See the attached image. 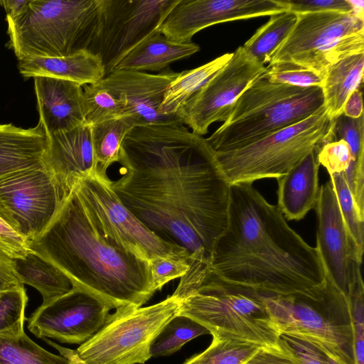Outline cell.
Returning <instances> with one entry per match:
<instances>
[{"label":"cell","instance_id":"1","mask_svg":"<svg viewBox=\"0 0 364 364\" xmlns=\"http://www.w3.org/2000/svg\"><path fill=\"white\" fill-rule=\"evenodd\" d=\"M111 187L160 239L210 262L227 222L230 185L206 139L181 123L139 124L124 138Z\"/></svg>","mask_w":364,"mask_h":364},{"label":"cell","instance_id":"2","mask_svg":"<svg viewBox=\"0 0 364 364\" xmlns=\"http://www.w3.org/2000/svg\"><path fill=\"white\" fill-rule=\"evenodd\" d=\"M209 266L224 280L269 295L305 293L326 279L316 247L252 183L230 185L226 225L214 242Z\"/></svg>","mask_w":364,"mask_h":364},{"label":"cell","instance_id":"3","mask_svg":"<svg viewBox=\"0 0 364 364\" xmlns=\"http://www.w3.org/2000/svg\"><path fill=\"white\" fill-rule=\"evenodd\" d=\"M28 245L61 269L73 286L113 309L141 307L156 292L149 262L100 232L76 188L48 228Z\"/></svg>","mask_w":364,"mask_h":364},{"label":"cell","instance_id":"4","mask_svg":"<svg viewBox=\"0 0 364 364\" xmlns=\"http://www.w3.org/2000/svg\"><path fill=\"white\" fill-rule=\"evenodd\" d=\"M171 296L180 301L178 315L204 326L213 338L243 341L282 350L280 335L266 306V293L215 275L209 263L190 262Z\"/></svg>","mask_w":364,"mask_h":364},{"label":"cell","instance_id":"5","mask_svg":"<svg viewBox=\"0 0 364 364\" xmlns=\"http://www.w3.org/2000/svg\"><path fill=\"white\" fill-rule=\"evenodd\" d=\"M105 4L106 0H31L20 16H6V46L17 59L88 50L100 31Z\"/></svg>","mask_w":364,"mask_h":364},{"label":"cell","instance_id":"6","mask_svg":"<svg viewBox=\"0 0 364 364\" xmlns=\"http://www.w3.org/2000/svg\"><path fill=\"white\" fill-rule=\"evenodd\" d=\"M263 73L240 95L226 121L206 139L215 153L250 144L308 118L324 106L321 87L274 83Z\"/></svg>","mask_w":364,"mask_h":364},{"label":"cell","instance_id":"7","mask_svg":"<svg viewBox=\"0 0 364 364\" xmlns=\"http://www.w3.org/2000/svg\"><path fill=\"white\" fill-rule=\"evenodd\" d=\"M264 302L279 335L309 341L338 364H355L350 301L326 275L309 291L267 295Z\"/></svg>","mask_w":364,"mask_h":364},{"label":"cell","instance_id":"8","mask_svg":"<svg viewBox=\"0 0 364 364\" xmlns=\"http://www.w3.org/2000/svg\"><path fill=\"white\" fill-rule=\"evenodd\" d=\"M325 106L308 118L235 150L215 153L230 185L285 175L309 152L333 141Z\"/></svg>","mask_w":364,"mask_h":364},{"label":"cell","instance_id":"9","mask_svg":"<svg viewBox=\"0 0 364 364\" xmlns=\"http://www.w3.org/2000/svg\"><path fill=\"white\" fill-rule=\"evenodd\" d=\"M180 301L170 296L145 307H126L109 314L105 325L77 349L43 339L74 364H144L163 327L178 315Z\"/></svg>","mask_w":364,"mask_h":364},{"label":"cell","instance_id":"10","mask_svg":"<svg viewBox=\"0 0 364 364\" xmlns=\"http://www.w3.org/2000/svg\"><path fill=\"white\" fill-rule=\"evenodd\" d=\"M363 14L321 11L297 14L296 22L269 63L291 62L323 77L327 69L364 52Z\"/></svg>","mask_w":364,"mask_h":364},{"label":"cell","instance_id":"11","mask_svg":"<svg viewBox=\"0 0 364 364\" xmlns=\"http://www.w3.org/2000/svg\"><path fill=\"white\" fill-rule=\"evenodd\" d=\"M76 190L100 232L117 246L148 262L156 256L189 257L185 249L158 237L122 204L107 174L97 171L82 179Z\"/></svg>","mask_w":364,"mask_h":364},{"label":"cell","instance_id":"12","mask_svg":"<svg viewBox=\"0 0 364 364\" xmlns=\"http://www.w3.org/2000/svg\"><path fill=\"white\" fill-rule=\"evenodd\" d=\"M70 194L46 165L0 178V208L28 243L48 228Z\"/></svg>","mask_w":364,"mask_h":364},{"label":"cell","instance_id":"13","mask_svg":"<svg viewBox=\"0 0 364 364\" xmlns=\"http://www.w3.org/2000/svg\"><path fill=\"white\" fill-rule=\"evenodd\" d=\"M180 0H106L100 31L88 48L98 56L105 76L132 49L161 32Z\"/></svg>","mask_w":364,"mask_h":364},{"label":"cell","instance_id":"14","mask_svg":"<svg viewBox=\"0 0 364 364\" xmlns=\"http://www.w3.org/2000/svg\"><path fill=\"white\" fill-rule=\"evenodd\" d=\"M265 70L242 46L230 60L180 109L178 116L192 132L203 136L210 124L225 122L244 90Z\"/></svg>","mask_w":364,"mask_h":364},{"label":"cell","instance_id":"15","mask_svg":"<svg viewBox=\"0 0 364 364\" xmlns=\"http://www.w3.org/2000/svg\"><path fill=\"white\" fill-rule=\"evenodd\" d=\"M112 309L92 293L74 286L67 294L42 304L26 318L28 329L38 338L81 345L105 325Z\"/></svg>","mask_w":364,"mask_h":364},{"label":"cell","instance_id":"16","mask_svg":"<svg viewBox=\"0 0 364 364\" xmlns=\"http://www.w3.org/2000/svg\"><path fill=\"white\" fill-rule=\"evenodd\" d=\"M283 0H180L161 26V33L178 43L192 42L198 31L215 24L279 14Z\"/></svg>","mask_w":364,"mask_h":364},{"label":"cell","instance_id":"17","mask_svg":"<svg viewBox=\"0 0 364 364\" xmlns=\"http://www.w3.org/2000/svg\"><path fill=\"white\" fill-rule=\"evenodd\" d=\"M314 208L318 221L316 249L325 274L348 296L350 264L353 261L361 264L363 254L346 226L330 180L320 186Z\"/></svg>","mask_w":364,"mask_h":364},{"label":"cell","instance_id":"18","mask_svg":"<svg viewBox=\"0 0 364 364\" xmlns=\"http://www.w3.org/2000/svg\"><path fill=\"white\" fill-rule=\"evenodd\" d=\"M178 74L170 69L158 74L114 70L100 81L124 97L129 114L136 119L137 125L183 124L178 116L160 112L165 92Z\"/></svg>","mask_w":364,"mask_h":364},{"label":"cell","instance_id":"19","mask_svg":"<svg viewBox=\"0 0 364 364\" xmlns=\"http://www.w3.org/2000/svg\"><path fill=\"white\" fill-rule=\"evenodd\" d=\"M45 164L71 193L79 183L98 171L92 139V126L82 124L47 136Z\"/></svg>","mask_w":364,"mask_h":364},{"label":"cell","instance_id":"20","mask_svg":"<svg viewBox=\"0 0 364 364\" xmlns=\"http://www.w3.org/2000/svg\"><path fill=\"white\" fill-rule=\"evenodd\" d=\"M39 122L46 135L84 124L82 86L73 81L35 77Z\"/></svg>","mask_w":364,"mask_h":364},{"label":"cell","instance_id":"21","mask_svg":"<svg viewBox=\"0 0 364 364\" xmlns=\"http://www.w3.org/2000/svg\"><path fill=\"white\" fill-rule=\"evenodd\" d=\"M309 152L285 175L277 178V207L289 220H300L315 208L319 192L317 152Z\"/></svg>","mask_w":364,"mask_h":364},{"label":"cell","instance_id":"22","mask_svg":"<svg viewBox=\"0 0 364 364\" xmlns=\"http://www.w3.org/2000/svg\"><path fill=\"white\" fill-rule=\"evenodd\" d=\"M48 138L38 121L34 127L0 124V178L9 173L46 165Z\"/></svg>","mask_w":364,"mask_h":364},{"label":"cell","instance_id":"23","mask_svg":"<svg viewBox=\"0 0 364 364\" xmlns=\"http://www.w3.org/2000/svg\"><path fill=\"white\" fill-rule=\"evenodd\" d=\"M18 68L24 78L48 77L73 81L82 86L96 83L105 77L101 59L88 50L65 57L19 58Z\"/></svg>","mask_w":364,"mask_h":364},{"label":"cell","instance_id":"24","mask_svg":"<svg viewBox=\"0 0 364 364\" xmlns=\"http://www.w3.org/2000/svg\"><path fill=\"white\" fill-rule=\"evenodd\" d=\"M199 50V46L195 43H178L167 38L159 32L132 49L117 64L113 71L160 70L171 63L188 58Z\"/></svg>","mask_w":364,"mask_h":364},{"label":"cell","instance_id":"25","mask_svg":"<svg viewBox=\"0 0 364 364\" xmlns=\"http://www.w3.org/2000/svg\"><path fill=\"white\" fill-rule=\"evenodd\" d=\"M364 52L346 56L331 65L323 77L324 106L331 119L343 112L344 105L363 80Z\"/></svg>","mask_w":364,"mask_h":364},{"label":"cell","instance_id":"26","mask_svg":"<svg viewBox=\"0 0 364 364\" xmlns=\"http://www.w3.org/2000/svg\"><path fill=\"white\" fill-rule=\"evenodd\" d=\"M13 265L19 281L41 293L43 304L67 294L74 287L61 269L32 250L23 258L13 259Z\"/></svg>","mask_w":364,"mask_h":364},{"label":"cell","instance_id":"27","mask_svg":"<svg viewBox=\"0 0 364 364\" xmlns=\"http://www.w3.org/2000/svg\"><path fill=\"white\" fill-rule=\"evenodd\" d=\"M232 55L225 53L200 67L179 73L165 92L161 113L178 116L183 105L230 60Z\"/></svg>","mask_w":364,"mask_h":364},{"label":"cell","instance_id":"28","mask_svg":"<svg viewBox=\"0 0 364 364\" xmlns=\"http://www.w3.org/2000/svg\"><path fill=\"white\" fill-rule=\"evenodd\" d=\"M137 125L132 115L104 122L92 126V139L98 171L107 174L108 168L119 161L122 142Z\"/></svg>","mask_w":364,"mask_h":364},{"label":"cell","instance_id":"29","mask_svg":"<svg viewBox=\"0 0 364 364\" xmlns=\"http://www.w3.org/2000/svg\"><path fill=\"white\" fill-rule=\"evenodd\" d=\"M296 20L297 14L289 11L272 15L242 47L250 57L264 65L289 35Z\"/></svg>","mask_w":364,"mask_h":364},{"label":"cell","instance_id":"30","mask_svg":"<svg viewBox=\"0 0 364 364\" xmlns=\"http://www.w3.org/2000/svg\"><path fill=\"white\" fill-rule=\"evenodd\" d=\"M0 364H74L46 350L24 331L0 333Z\"/></svg>","mask_w":364,"mask_h":364},{"label":"cell","instance_id":"31","mask_svg":"<svg viewBox=\"0 0 364 364\" xmlns=\"http://www.w3.org/2000/svg\"><path fill=\"white\" fill-rule=\"evenodd\" d=\"M82 89L84 124L92 126L129 115L124 97L101 81Z\"/></svg>","mask_w":364,"mask_h":364},{"label":"cell","instance_id":"32","mask_svg":"<svg viewBox=\"0 0 364 364\" xmlns=\"http://www.w3.org/2000/svg\"><path fill=\"white\" fill-rule=\"evenodd\" d=\"M210 333L201 324L183 315L171 319L153 340L150 347L152 357L170 355L200 336Z\"/></svg>","mask_w":364,"mask_h":364},{"label":"cell","instance_id":"33","mask_svg":"<svg viewBox=\"0 0 364 364\" xmlns=\"http://www.w3.org/2000/svg\"><path fill=\"white\" fill-rule=\"evenodd\" d=\"M260 348L243 341L213 338L209 347L183 364H244Z\"/></svg>","mask_w":364,"mask_h":364},{"label":"cell","instance_id":"34","mask_svg":"<svg viewBox=\"0 0 364 364\" xmlns=\"http://www.w3.org/2000/svg\"><path fill=\"white\" fill-rule=\"evenodd\" d=\"M330 181L334 191L339 209L348 232L358 251L363 254L364 247V215L354 200L344 173L330 175Z\"/></svg>","mask_w":364,"mask_h":364},{"label":"cell","instance_id":"35","mask_svg":"<svg viewBox=\"0 0 364 364\" xmlns=\"http://www.w3.org/2000/svg\"><path fill=\"white\" fill-rule=\"evenodd\" d=\"M263 75L271 82L299 87H321L323 82L315 72L291 62L269 63Z\"/></svg>","mask_w":364,"mask_h":364},{"label":"cell","instance_id":"36","mask_svg":"<svg viewBox=\"0 0 364 364\" xmlns=\"http://www.w3.org/2000/svg\"><path fill=\"white\" fill-rule=\"evenodd\" d=\"M28 301L24 287L0 291V333L24 331Z\"/></svg>","mask_w":364,"mask_h":364},{"label":"cell","instance_id":"37","mask_svg":"<svg viewBox=\"0 0 364 364\" xmlns=\"http://www.w3.org/2000/svg\"><path fill=\"white\" fill-rule=\"evenodd\" d=\"M333 141L343 139L348 144L354 162L364 171V116L353 119L343 113L334 119Z\"/></svg>","mask_w":364,"mask_h":364},{"label":"cell","instance_id":"38","mask_svg":"<svg viewBox=\"0 0 364 364\" xmlns=\"http://www.w3.org/2000/svg\"><path fill=\"white\" fill-rule=\"evenodd\" d=\"M188 255L156 256L149 261L153 289L161 290L170 281L181 278L188 270Z\"/></svg>","mask_w":364,"mask_h":364},{"label":"cell","instance_id":"39","mask_svg":"<svg viewBox=\"0 0 364 364\" xmlns=\"http://www.w3.org/2000/svg\"><path fill=\"white\" fill-rule=\"evenodd\" d=\"M317 160L329 176L344 173L353 160L350 147L343 139L325 143L317 152Z\"/></svg>","mask_w":364,"mask_h":364},{"label":"cell","instance_id":"40","mask_svg":"<svg viewBox=\"0 0 364 364\" xmlns=\"http://www.w3.org/2000/svg\"><path fill=\"white\" fill-rule=\"evenodd\" d=\"M287 11L295 14L340 11L363 14V3L348 0H283Z\"/></svg>","mask_w":364,"mask_h":364},{"label":"cell","instance_id":"41","mask_svg":"<svg viewBox=\"0 0 364 364\" xmlns=\"http://www.w3.org/2000/svg\"><path fill=\"white\" fill-rule=\"evenodd\" d=\"M0 248L11 258H23L31 250L28 240L15 228L0 208Z\"/></svg>","mask_w":364,"mask_h":364},{"label":"cell","instance_id":"42","mask_svg":"<svg viewBox=\"0 0 364 364\" xmlns=\"http://www.w3.org/2000/svg\"><path fill=\"white\" fill-rule=\"evenodd\" d=\"M280 340L298 364H329L327 355L309 341L285 334L280 335Z\"/></svg>","mask_w":364,"mask_h":364},{"label":"cell","instance_id":"43","mask_svg":"<svg viewBox=\"0 0 364 364\" xmlns=\"http://www.w3.org/2000/svg\"><path fill=\"white\" fill-rule=\"evenodd\" d=\"M282 350L259 348L244 364H298L296 360L279 339Z\"/></svg>","mask_w":364,"mask_h":364},{"label":"cell","instance_id":"44","mask_svg":"<svg viewBox=\"0 0 364 364\" xmlns=\"http://www.w3.org/2000/svg\"><path fill=\"white\" fill-rule=\"evenodd\" d=\"M24 287L16 277L13 259L0 248V291Z\"/></svg>","mask_w":364,"mask_h":364},{"label":"cell","instance_id":"45","mask_svg":"<svg viewBox=\"0 0 364 364\" xmlns=\"http://www.w3.org/2000/svg\"><path fill=\"white\" fill-rule=\"evenodd\" d=\"M348 117L356 119L363 114V95L360 89L354 90L347 99L343 112Z\"/></svg>","mask_w":364,"mask_h":364},{"label":"cell","instance_id":"46","mask_svg":"<svg viewBox=\"0 0 364 364\" xmlns=\"http://www.w3.org/2000/svg\"><path fill=\"white\" fill-rule=\"evenodd\" d=\"M31 0H0V4L6 12V16L16 18L28 7Z\"/></svg>","mask_w":364,"mask_h":364},{"label":"cell","instance_id":"47","mask_svg":"<svg viewBox=\"0 0 364 364\" xmlns=\"http://www.w3.org/2000/svg\"><path fill=\"white\" fill-rule=\"evenodd\" d=\"M328 363L329 364H338L336 360H334L332 358L328 356Z\"/></svg>","mask_w":364,"mask_h":364}]
</instances>
